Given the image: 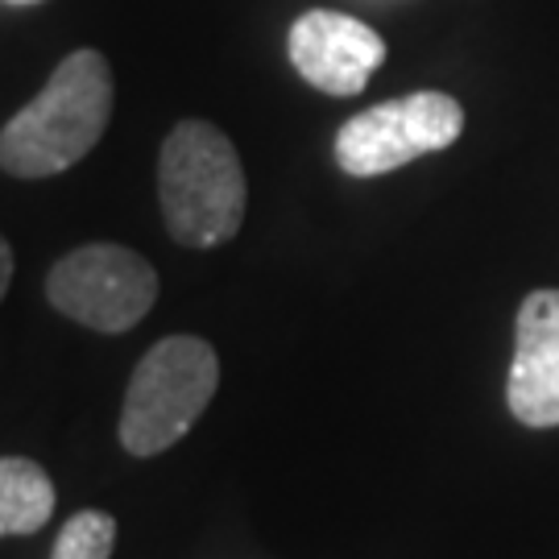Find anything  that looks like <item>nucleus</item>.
Wrapping results in <instances>:
<instances>
[{
    "mask_svg": "<svg viewBox=\"0 0 559 559\" xmlns=\"http://www.w3.org/2000/svg\"><path fill=\"white\" fill-rule=\"evenodd\" d=\"M13 4H38V0H13Z\"/></svg>",
    "mask_w": 559,
    "mask_h": 559,
    "instance_id": "obj_11",
    "label": "nucleus"
},
{
    "mask_svg": "<svg viewBox=\"0 0 559 559\" xmlns=\"http://www.w3.org/2000/svg\"><path fill=\"white\" fill-rule=\"evenodd\" d=\"M112 67L100 50H71L34 100L0 129V170L50 179L96 150L112 120Z\"/></svg>",
    "mask_w": 559,
    "mask_h": 559,
    "instance_id": "obj_1",
    "label": "nucleus"
},
{
    "mask_svg": "<svg viewBox=\"0 0 559 559\" xmlns=\"http://www.w3.org/2000/svg\"><path fill=\"white\" fill-rule=\"evenodd\" d=\"M55 480L38 460L0 456V539L38 535L55 514Z\"/></svg>",
    "mask_w": 559,
    "mask_h": 559,
    "instance_id": "obj_8",
    "label": "nucleus"
},
{
    "mask_svg": "<svg viewBox=\"0 0 559 559\" xmlns=\"http://www.w3.org/2000/svg\"><path fill=\"white\" fill-rule=\"evenodd\" d=\"M46 299L67 320L117 336L154 311L158 270L129 245H83L55 261L46 274Z\"/></svg>",
    "mask_w": 559,
    "mask_h": 559,
    "instance_id": "obj_4",
    "label": "nucleus"
},
{
    "mask_svg": "<svg viewBox=\"0 0 559 559\" xmlns=\"http://www.w3.org/2000/svg\"><path fill=\"white\" fill-rule=\"evenodd\" d=\"M221 385V357L200 336H166L138 360L124 411L120 448L129 456H158L195 427Z\"/></svg>",
    "mask_w": 559,
    "mask_h": 559,
    "instance_id": "obj_3",
    "label": "nucleus"
},
{
    "mask_svg": "<svg viewBox=\"0 0 559 559\" xmlns=\"http://www.w3.org/2000/svg\"><path fill=\"white\" fill-rule=\"evenodd\" d=\"M290 67L323 96H360L369 75L385 62V41L373 25L336 13L311 9L286 34Z\"/></svg>",
    "mask_w": 559,
    "mask_h": 559,
    "instance_id": "obj_6",
    "label": "nucleus"
},
{
    "mask_svg": "<svg viewBox=\"0 0 559 559\" xmlns=\"http://www.w3.org/2000/svg\"><path fill=\"white\" fill-rule=\"evenodd\" d=\"M112 547H117V519L104 510H80L59 531L50 559H108Z\"/></svg>",
    "mask_w": 559,
    "mask_h": 559,
    "instance_id": "obj_9",
    "label": "nucleus"
},
{
    "mask_svg": "<svg viewBox=\"0 0 559 559\" xmlns=\"http://www.w3.org/2000/svg\"><path fill=\"white\" fill-rule=\"evenodd\" d=\"M506 402L522 427H559V290H531L522 299Z\"/></svg>",
    "mask_w": 559,
    "mask_h": 559,
    "instance_id": "obj_7",
    "label": "nucleus"
},
{
    "mask_svg": "<svg viewBox=\"0 0 559 559\" xmlns=\"http://www.w3.org/2000/svg\"><path fill=\"white\" fill-rule=\"evenodd\" d=\"M464 133V108L448 92H411L373 104L344 120L336 133V162L353 179H378L411 166L423 154H440Z\"/></svg>",
    "mask_w": 559,
    "mask_h": 559,
    "instance_id": "obj_5",
    "label": "nucleus"
},
{
    "mask_svg": "<svg viewBox=\"0 0 559 559\" xmlns=\"http://www.w3.org/2000/svg\"><path fill=\"white\" fill-rule=\"evenodd\" d=\"M9 282H13V249H9V240L0 237V299H4Z\"/></svg>",
    "mask_w": 559,
    "mask_h": 559,
    "instance_id": "obj_10",
    "label": "nucleus"
},
{
    "mask_svg": "<svg viewBox=\"0 0 559 559\" xmlns=\"http://www.w3.org/2000/svg\"><path fill=\"white\" fill-rule=\"evenodd\" d=\"M158 200L182 249H216L245 224V166L237 145L207 120H179L162 141Z\"/></svg>",
    "mask_w": 559,
    "mask_h": 559,
    "instance_id": "obj_2",
    "label": "nucleus"
}]
</instances>
